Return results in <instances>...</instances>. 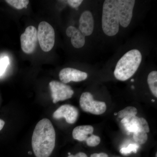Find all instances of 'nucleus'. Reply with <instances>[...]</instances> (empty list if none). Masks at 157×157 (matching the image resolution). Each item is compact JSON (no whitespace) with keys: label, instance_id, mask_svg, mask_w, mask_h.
Instances as JSON below:
<instances>
[{"label":"nucleus","instance_id":"obj_24","mask_svg":"<svg viewBox=\"0 0 157 157\" xmlns=\"http://www.w3.org/2000/svg\"><path fill=\"white\" fill-rule=\"evenodd\" d=\"M68 157H88L87 155L83 152H78L75 155H70Z\"/></svg>","mask_w":157,"mask_h":157},{"label":"nucleus","instance_id":"obj_25","mask_svg":"<svg viewBox=\"0 0 157 157\" xmlns=\"http://www.w3.org/2000/svg\"><path fill=\"white\" fill-rule=\"evenodd\" d=\"M5 124V122L2 120L0 119V131L3 129V127Z\"/></svg>","mask_w":157,"mask_h":157},{"label":"nucleus","instance_id":"obj_1","mask_svg":"<svg viewBox=\"0 0 157 157\" xmlns=\"http://www.w3.org/2000/svg\"><path fill=\"white\" fill-rule=\"evenodd\" d=\"M56 132L51 122L44 118L35 127L32 144L36 157H49L52 153L56 143Z\"/></svg>","mask_w":157,"mask_h":157},{"label":"nucleus","instance_id":"obj_5","mask_svg":"<svg viewBox=\"0 0 157 157\" xmlns=\"http://www.w3.org/2000/svg\"><path fill=\"white\" fill-rule=\"evenodd\" d=\"M79 104L81 109L85 112L94 115H101L107 109L105 102L95 101L92 94L87 92L82 94L79 99Z\"/></svg>","mask_w":157,"mask_h":157},{"label":"nucleus","instance_id":"obj_4","mask_svg":"<svg viewBox=\"0 0 157 157\" xmlns=\"http://www.w3.org/2000/svg\"><path fill=\"white\" fill-rule=\"evenodd\" d=\"M37 36L42 50L45 52L51 50L55 41V34L53 27L48 22H40L37 30Z\"/></svg>","mask_w":157,"mask_h":157},{"label":"nucleus","instance_id":"obj_3","mask_svg":"<svg viewBox=\"0 0 157 157\" xmlns=\"http://www.w3.org/2000/svg\"><path fill=\"white\" fill-rule=\"evenodd\" d=\"M119 19L115 0L104 1L102 13V29L109 36H115L119 30Z\"/></svg>","mask_w":157,"mask_h":157},{"label":"nucleus","instance_id":"obj_15","mask_svg":"<svg viewBox=\"0 0 157 157\" xmlns=\"http://www.w3.org/2000/svg\"><path fill=\"white\" fill-rule=\"evenodd\" d=\"M147 83L152 94L157 98V72L152 71L147 77Z\"/></svg>","mask_w":157,"mask_h":157},{"label":"nucleus","instance_id":"obj_7","mask_svg":"<svg viewBox=\"0 0 157 157\" xmlns=\"http://www.w3.org/2000/svg\"><path fill=\"white\" fill-rule=\"evenodd\" d=\"M135 3L134 0H116L120 24L123 27L127 28L130 25Z\"/></svg>","mask_w":157,"mask_h":157},{"label":"nucleus","instance_id":"obj_19","mask_svg":"<svg viewBox=\"0 0 157 157\" xmlns=\"http://www.w3.org/2000/svg\"><path fill=\"white\" fill-rule=\"evenodd\" d=\"M139 146L136 144H130L126 147H123L120 150V153L124 155H128L131 153L133 152L136 153L137 150L139 148Z\"/></svg>","mask_w":157,"mask_h":157},{"label":"nucleus","instance_id":"obj_8","mask_svg":"<svg viewBox=\"0 0 157 157\" xmlns=\"http://www.w3.org/2000/svg\"><path fill=\"white\" fill-rule=\"evenodd\" d=\"M20 39L23 51L27 54L33 53L36 49L38 41L37 30L33 26L28 27L21 34Z\"/></svg>","mask_w":157,"mask_h":157},{"label":"nucleus","instance_id":"obj_30","mask_svg":"<svg viewBox=\"0 0 157 157\" xmlns=\"http://www.w3.org/2000/svg\"><path fill=\"white\" fill-rule=\"evenodd\" d=\"M68 155H71V153H70V152L68 153Z\"/></svg>","mask_w":157,"mask_h":157},{"label":"nucleus","instance_id":"obj_11","mask_svg":"<svg viewBox=\"0 0 157 157\" xmlns=\"http://www.w3.org/2000/svg\"><path fill=\"white\" fill-rule=\"evenodd\" d=\"M87 73L71 68H66L61 70L59 77L63 83H69L71 81L80 82L86 79Z\"/></svg>","mask_w":157,"mask_h":157},{"label":"nucleus","instance_id":"obj_20","mask_svg":"<svg viewBox=\"0 0 157 157\" xmlns=\"http://www.w3.org/2000/svg\"><path fill=\"white\" fill-rule=\"evenodd\" d=\"M87 145L90 147H95L101 142V138L96 135H91L86 140Z\"/></svg>","mask_w":157,"mask_h":157},{"label":"nucleus","instance_id":"obj_27","mask_svg":"<svg viewBox=\"0 0 157 157\" xmlns=\"http://www.w3.org/2000/svg\"><path fill=\"white\" fill-rule=\"evenodd\" d=\"M29 154H32V152L31 151L29 152Z\"/></svg>","mask_w":157,"mask_h":157},{"label":"nucleus","instance_id":"obj_22","mask_svg":"<svg viewBox=\"0 0 157 157\" xmlns=\"http://www.w3.org/2000/svg\"><path fill=\"white\" fill-rule=\"evenodd\" d=\"M83 1L82 0H69L68 4L73 8H77L80 6Z\"/></svg>","mask_w":157,"mask_h":157},{"label":"nucleus","instance_id":"obj_26","mask_svg":"<svg viewBox=\"0 0 157 157\" xmlns=\"http://www.w3.org/2000/svg\"><path fill=\"white\" fill-rule=\"evenodd\" d=\"M117 115V113H114V115L116 116Z\"/></svg>","mask_w":157,"mask_h":157},{"label":"nucleus","instance_id":"obj_9","mask_svg":"<svg viewBox=\"0 0 157 157\" xmlns=\"http://www.w3.org/2000/svg\"><path fill=\"white\" fill-rule=\"evenodd\" d=\"M121 123L128 132L130 133L144 132L148 133L150 132L148 123L143 117H138L136 116L129 118L122 119Z\"/></svg>","mask_w":157,"mask_h":157},{"label":"nucleus","instance_id":"obj_2","mask_svg":"<svg viewBox=\"0 0 157 157\" xmlns=\"http://www.w3.org/2000/svg\"><path fill=\"white\" fill-rule=\"evenodd\" d=\"M142 60L139 50L132 49L128 52L117 62L114 71L115 78L120 81H126L136 73Z\"/></svg>","mask_w":157,"mask_h":157},{"label":"nucleus","instance_id":"obj_10","mask_svg":"<svg viewBox=\"0 0 157 157\" xmlns=\"http://www.w3.org/2000/svg\"><path fill=\"white\" fill-rule=\"evenodd\" d=\"M78 116V110L76 107L70 104H64L54 112L53 117L55 119L64 118L68 124H73L77 121Z\"/></svg>","mask_w":157,"mask_h":157},{"label":"nucleus","instance_id":"obj_31","mask_svg":"<svg viewBox=\"0 0 157 157\" xmlns=\"http://www.w3.org/2000/svg\"><path fill=\"white\" fill-rule=\"evenodd\" d=\"M132 88L134 89L135 88V87H134V86H132Z\"/></svg>","mask_w":157,"mask_h":157},{"label":"nucleus","instance_id":"obj_12","mask_svg":"<svg viewBox=\"0 0 157 157\" xmlns=\"http://www.w3.org/2000/svg\"><path fill=\"white\" fill-rule=\"evenodd\" d=\"M79 23L78 29L85 36L92 34L94 29V19L90 11H84L80 16Z\"/></svg>","mask_w":157,"mask_h":157},{"label":"nucleus","instance_id":"obj_29","mask_svg":"<svg viewBox=\"0 0 157 157\" xmlns=\"http://www.w3.org/2000/svg\"><path fill=\"white\" fill-rule=\"evenodd\" d=\"M151 101H152V102H155V100H152Z\"/></svg>","mask_w":157,"mask_h":157},{"label":"nucleus","instance_id":"obj_13","mask_svg":"<svg viewBox=\"0 0 157 157\" xmlns=\"http://www.w3.org/2000/svg\"><path fill=\"white\" fill-rule=\"evenodd\" d=\"M66 34L69 37L71 38V42L73 47L77 48L83 47L85 43V36L79 29L72 26L67 28Z\"/></svg>","mask_w":157,"mask_h":157},{"label":"nucleus","instance_id":"obj_17","mask_svg":"<svg viewBox=\"0 0 157 157\" xmlns=\"http://www.w3.org/2000/svg\"><path fill=\"white\" fill-rule=\"evenodd\" d=\"M10 6L17 9L26 8L29 1L28 0H7L6 1Z\"/></svg>","mask_w":157,"mask_h":157},{"label":"nucleus","instance_id":"obj_28","mask_svg":"<svg viewBox=\"0 0 157 157\" xmlns=\"http://www.w3.org/2000/svg\"><path fill=\"white\" fill-rule=\"evenodd\" d=\"M134 81H135V80H134V79H131V81H132V82H134Z\"/></svg>","mask_w":157,"mask_h":157},{"label":"nucleus","instance_id":"obj_6","mask_svg":"<svg viewBox=\"0 0 157 157\" xmlns=\"http://www.w3.org/2000/svg\"><path fill=\"white\" fill-rule=\"evenodd\" d=\"M52 101L54 104L72 98L74 91L70 86L58 81L53 80L49 82Z\"/></svg>","mask_w":157,"mask_h":157},{"label":"nucleus","instance_id":"obj_18","mask_svg":"<svg viewBox=\"0 0 157 157\" xmlns=\"http://www.w3.org/2000/svg\"><path fill=\"white\" fill-rule=\"evenodd\" d=\"M133 138L135 142L138 144H144L147 140V133L144 132L134 133Z\"/></svg>","mask_w":157,"mask_h":157},{"label":"nucleus","instance_id":"obj_16","mask_svg":"<svg viewBox=\"0 0 157 157\" xmlns=\"http://www.w3.org/2000/svg\"><path fill=\"white\" fill-rule=\"evenodd\" d=\"M137 108L134 107H127L124 109L117 113L118 116L120 118H129L135 116L137 114Z\"/></svg>","mask_w":157,"mask_h":157},{"label":"nucleus","instance_id":"obj_23","mask_svg":"<svg viewBox=\"0 0 157 157\" xmlns=\"http://www.w3.org/2000/svg\"><path fill=\"white\" fill-rule=\"evenodd\" d=\"M90 157H109L107 154L104 153H94L91 155Z\"/></svg>","mask_w":157,"mask_h":157},{"label":"nucleus","instance_id":"obj_21","mask_svg":"<svg viewBox=\"0 0 157 157\" xmlns=\"http://www.w3.org/2000/svg\"><path fill=\"white\" fill-rule=\"evenodd\" d=\"M9 57L6 56L0 60V76H2L9 66Z\"/></svg>","mask_w":157,"mask_h":157},{"label":"nucleus","instance_id":"obj_14","mask_svg":"<svg viewBox=\"0 0 157 157\" xmlns=\"http://www.w3.org/2000/svg\"><path fill=\"white\" fill-rule=\"evenodd\" d=\"M94 128L91 125H81L76 127L73 131V138L78 141H86L89 135H92Z\"/></svg>","mask_w":157,"mask_h":157}]
</instances>
